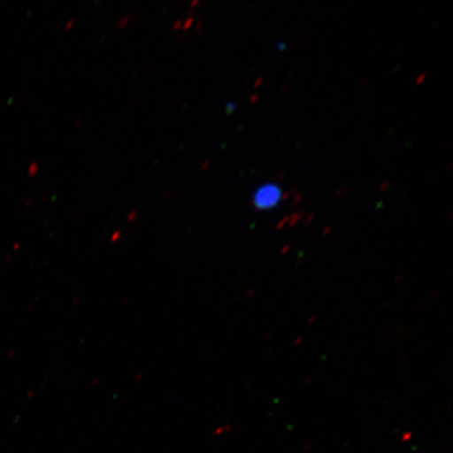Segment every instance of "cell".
<instances>
[{
    "instance_id": "obj_1",
    "label": "cell",
    "mask_w": 453,
    "mask_h": 453,
    "mask_svg": "<svg viewBox=\"0 0 453 453\" xmlns=\"http://www.w3.org/2000/svg\"><path fill=\"white\" fill-rule=\"evenodd\" d=\"M282 192L279 186L267 184L259 187L253 196L254 206L258 209L273 208L279 203Z\"/></svg>"
}]
</instances>
